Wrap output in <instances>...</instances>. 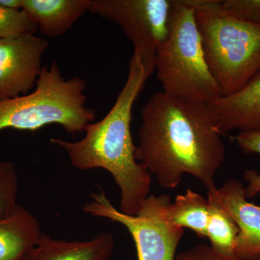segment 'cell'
I'll use <instances>...</instances> for the list:
<instances>
[{
  "label": "cell",
  "mask_w": 260,
  "mask_h": 260,
  "mask_svg": "<svg viewBox=\"0 0 260 260\" xmlns=\"http://www.w3.org/2000/svg\"><path fill=\"white\" fill-rule=\"evenodd\" d=\"M42 234L37 219L19 205L13 213L0 219V260H21Z\"/></svg>",
  "instance_id": "4fadbf2b"
},
{
  "label": "cell",
  "mask_w": 260,
  "mask_h": 260,
  "mask_svg": "<svg viewBox=\"0 0 260 260\" xmlns=\"http://www.w3.org/2000/svg\"><path fill=\"white\" fill-rule=\"evenodd\" d=\"M86 88L83 78H64L56 61L43 67L32 91L0 101V132L57 124L69 134L83 133L95 119V110L87 106Z\"/></svg>",
  "instance_id": "277c9868"
},
{
  "label": "cell",
  "mask_w": 260,
  "mask_h": 260,
  "mask_svg": "<svg viewBox=\"0 0 260 260\" xmlns=\"http://www.w3.org/2000/svg\"><path fill=\"white\" fill-rule=\"evenodd\" d=\"M260 260V259H259Z\"/></svg>",
  "instance_id": "7402d4cb"
},
{
  "label": "cell",
  "mask_w": 260,
  "mask_h": 260,
  "mask_svg": "<svg viewBox=\"0 0 260 260\" xmlns=\"http://www.w3.org/2000/svg\"><path fill=\"white\" fill-rule=\"evenodd\" d=\"M91 0H23L25 10L38 30L47 37L64 35L88 11Z\"/></svg>",
  "instance_id": "7c38bea8"
},
{
  "label": "cell",
  "mask_w": 260,
  "mask_h": 260,
  "mask_svg": "<svg viewBox=\"0 0 260 260\" xmlns=\"http://www.w3.org/2000/svg\"><path fill=\"white\" fill-rule=\"evenodd\" d=\"M141 116L135 158L159 185L175 189L187 174L208 192L218 189L215 176L226 150L208 104L157 92L142 108Z\"/></svg>",
  "instance_id": "6da1fadb"
},
{
  "label": "cell",
  "mask_w": 260,
  "mask_h": 260,
  "mask_svg": "<svg viewBox=\"0 0 260 260\" xmlns=\"http://www.w3.org/2000/svg\"><path fill=\"white\" fill-rule=\"evenodd\" d=\"M209 202V220L207 228V238L211 247L221 255L237 257L236 243L239 230L231 215L216 202Z\"/></svg>",
  "instance_id": "9a60e30c"
},
{
  "label": "cell",
  "mask_w": 260,
  "mask_h": 260,
  "mask_svg": "<svg viewBox=\"0 0 260 260\" xmlns=\"http://www.w3.org/2000/svg\"><path fill=\"white\" fill-rule=\"evenodd\" d=\"M208 198L218 203L237 224L239 233L235 255L241 260L260 259V206L246 200V188L237 179L208 192Z\"/></svg>",
  "instance_id": "9c48e42d"
},
{
  "label": "cell",
  "mask_w": 260,
  "mask_h": 260,
  "mask_svg": "<svg viewBox=\"0 0 260 260\" xmlns=\"http://www.w3.org/2000/svg\"><path fill=\"white\" fill-rule=\"evenodd\" d=\"M37 24L23 10L8 9L0 5V39L37 32Z\"/></svg>",
  "instance_id": "e0dca14e"
},
{
  "label": "cell",
  "mask_w": 260,
  "mask_h": 260,
  "mask_svg": "<svg viewBox=\"0 0 260 260\" xmlns=\"http://www.w3.org/2000/svg\"><path fill=\"white\" fill-rule=\"evenodd\" d=\"M169 34L155 58L162 92L188 102L210 104L222 96L205 59L195 10L187 0H174Z\"/></svg>",
  "instance_id": "5b68a950"
},
{
  "label": "cell",
  "mask_w": 260,
  "mask_h": 260,
  "mask_svg": "<svg viewBox=\"0 0 260 260\" xmlns=\"http://www.w3.org/2000/svg\"><path fill=\"white\" fill-rule=\"evenodd\" d=\"M173 0H91L88 11L117 24L134 47L133 55L153 73L160 44L169 34Z\"/></svg>",
  "instance_id": "52a82bcc"
},
{
  "label": "cell",
  "mask_w": 260,
  "mask_h": 260,
  "mask_svg": "<svg viewBox=\"0 0 260 260\" xmlns=\"http://www.w3.org/2000/svg\"><path fill=\"white\" fill-rule=\"evenodd\" d=\"M233 139L243 153L260 154V131L239 133ZM244 177L249 183L246 188V198H254L259 194L260 174L255 171L247 170L244 172Z\"/></svg>",
  "instance_id": "ac0fdd59"
},
{
  "label": "cell",
  "mask_w": 260,
  "mask_h": 260,
  "mask_svg": "<svg viewBox=\"0 0 260 260\" xmlns=\"http://www.w3.org/2000/svg\"><path fill=\"white\" fill-rule=\"evenodd\" d=\"M175 260H241L237 257L221 255L210 246L200 244L189 250L182 251L176 256Z\"/></svg>",
  "instance_id": "ffe728a7"
},
{
  "label": "cell",
  "mask_w": 260,
  "mask_h": 260,
  "mask_svg": "<svg viewBox=\"0 0 260 260\" xmlns=\"http://www.w3.org/2000/svg\"><path fill=\"white\" fill-rule=\"evenodd\" d=\"M0 5L8 9L22 10L23 0H0Z\"/></svg>",
  "instance_id": "44dd1931"
},
{
  "label": "cell",
  "mask_w": 260,
  "mask_h": 260,
  "mask_svg": "<svg viewBox=\"0 0 260 260\" xmlns=\"http://www.w3.org/2000/svg\"><path fill=\"white\" fill-rule=\"evenodd\" d=\"M151 73L132 56L127 79L107 115L88 124L78 141L53 138L73 167L82 171L103 169L112 174L120 191V211L135 215L150 195L151 175L135 156L131 133L133 107Z\"/></svg>",
  "instance_id": "7a4b0ae2"
},
{
  "label": "cell",
  "mask_w": 260,
  "mask_h": 260,
  "mask_svg": "<svg viewBox=\"0 0 260 260\" xmlns=\"http://www.w3.org/2000/svg\"><path fill=\"white\" fill-rule=\"evenodd\" d=\"M49 42L35 34L0 39V101L34 90Z\"/></svg>",
  "instance_id": "ba28073f"
},
{
  "label": "cell",
  "mask_w": 260,
  "mask_h": 260,
  "mask_svg": "<svg viewBox=\"0 0 260 260\" xmlns=\"http://www.w3.org/2000/svg\"><path fill=\"white\" fill-rule=\"evenodd\" d=\"M221 5L238 18L260 25V0H225Z\"/></svg>",
  "instance_id": "d6986e66"
},
{
  "label": "cell",
  "mask_w": 260,
  "mask_h": 260,
  "mask_svg": "<svg viewBox=\"0 0 260 260\" xmlns=\"http://www.w3.org/2000/svg\"><path fill=\"white\" fill-rule=\"evenodd\" d=\"M167 194H150L135 215L116 209L102 189L90 194L84 205L85 213L124 225L136 246L138 260H175L184 229L173 225L167 216L171 204Z\"/></svg>",
  "instance_id": "8992f818"
},
{
  "label": "cell",
  "mask_w": 260,
  "mask_h": 260,
  "mask_svg": "<svg viewBox=\"0 0 260 260\" xmlns=\"http://www.w3.org/2000/svg\"><path fill=\"white\" fill-rule=\"evenodd\" d=\"M167 216L173 225L190 229L198 237H207L209 202L191 189L176 197L168 207Z\"/></svg>",
  "instance_id": "5bb4252c"
},
{
  "label": "cell",
  "mask_w": 260,
  "mask_h": 260,
  "mask_svg": "<svg viewBox=\"0 0 260 260\" xmlns=\"http://www.w3.org/2000/svg\"><path fill=\"white\" fill-rule=\"evenodd\" d=\"M195 10L207 64L222 96L242 88L260 70V25L226 11L219 0H187Z\"/></svg>",
  "instance_id": "3957f363"
},
{
  "label": "cell",
  "mask_w": 260,
  "mask_h": 260,
  "mask_svg": "<svg viewBox=\"0 0 260 260\" xmlns=\"http://www.w3.org/2000/svg\"><path fill=\"white\" fill-rule=\"evenodd\" d=\"M18 176L13 162L0 161V219L18 207Z\"/></svg>",
  "instance_id": "2e32d148"
},
{
  "label": "cell",
  "mask_w": 260,
  "mask_h": 260,
  "mask_svg": "<svg viewBox=\"0 0 260 260\" xmlns=\"http://www.w3.org/2000/svg\"><path fill=\"white\" fill-rule=\"evenodd\" d=\"M220 134L260 131V70L235 93L208 104Z\"/></svg>",
  "instance_id": "30bf717a"
},
{
  "label": "cell",
  "mask_w": 260,
  "mask_h": 260,
  "mask_svg": "<svg viewBox=\"0 0 260 260\" xmlns=\"http://www.w3.org/2000/svg\"><path fill=\"white\" fill-rule=\"evenodd\" d=\"M114 245V238L108 232L83 242L59 240L42 233L37 244L21 260H108Z\"/></svg>",
  "instance_id": "8fae6325"
}]
</instances>
